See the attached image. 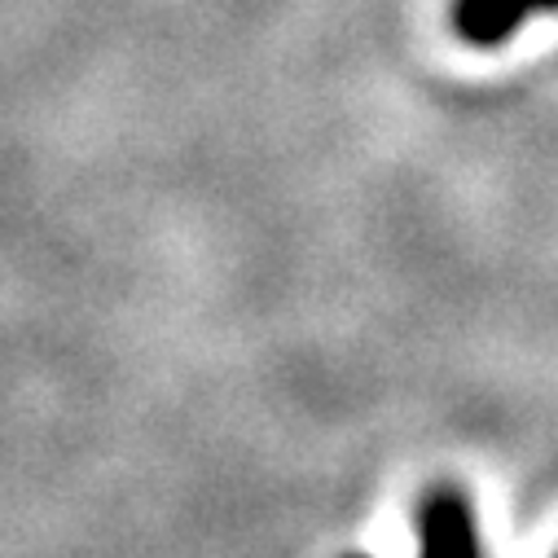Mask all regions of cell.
I'll return each mask as SVG.
<instances>
[{"instance_id": "6da1fadb", "label": "cell", "mask_w": 558, "mask_h": 558, "mask_svg": "<svg viewBox=\"0 0 558 558\" xmlns=\"http://www.w3.org/2000/svg\"><path fill=\"white\" fill-rule=\"evenodd\" d=\"M417 549L423 554H449V558H475L480 554V527L466 493L458 488H436L423 497L413 519Z\"/></svg>"}, {"instance_id": "7a4b0ae2", "label": "cell", "mask_w": 558, "mask_h": 558, "mask_svg": "<svg viewBox=\"0 0 558 558\" xmlns=\"http://www.w3.org/2000/svg\"><path fill=\"white\" fill-rule=\"evenodd\" d=\"M532 14H558V0H453V32L475 49H497Z\"/></svg>"}]
</instances>
